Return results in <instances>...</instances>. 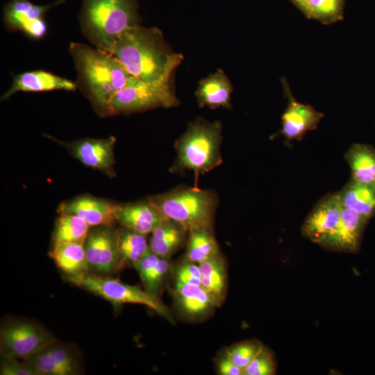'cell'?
<instances>
[{
	"label": "cell",
	"instance_id": "cell-1",
	"mask_svg": "<svg viewBox=\"0 0 375 375\" xmlns=\"http://www.w3.org/2000/svg\"><path fill=\"white\" fill-rule=\"evenodd\" d=\"M111 53L142 82L170 78L183 58L181 54L171 50L158 28L139 24L119 35Z\"/></svg>",
	"mask_w": 375,
	"mask_h": 375
},
{
	"label": "cell",
	"instance_id": "cell-2",
	"mask_svg": "<svg viewBox=\"0 0 375 375\" xmlns=\"http://www.w3.org/2000/svg\"><path fill=\"white\" fill-rule=\"evenodd\" d=\"M69 51L87 94L105 112L111 99L133 76L111 53L79 43H72Z\"/></svg>",
	"mask_w": 375,
	"mask_h": 375
},
{
	"label": "cell",
	"instance_id": "cell-3",
	"mask_svg": "<svg viewBox=\"0 0 375 375\" xmlns=\"http://www.w3.org/2000/svg\"><path fill=\"white\" fill-rule=\"evenodd\" d=\"M222 125L197 117L189 123L186 131L176 141V159L170 168L173 173L192 172L196 180L222 162L221 144Z\"/></svg>",
	"mask_w": 375,
	"mask_h": 375
},
{
	"label": "cell",
	"instance_id": "cell-4",
	"mask_svg": "<svg viewBox=\"0 0 375 375\" xmlns=\"http://www.w3.org/2000/svg\"><path fill=\"white\" fill-rule=\"evenodd\" d=\"M81 24L86 36L97 48L112 52L126 30L138 24L134 0H85Z\"/></svg>",
	"mask_w": 375,
	"mask_h": 375
},
{
	"label": "cell",
	"instance_id": "cell-5",
	"mask_svg": "<svg viewBox=\"0 0 375 375\" xmlns=\"http://www.w3.org/2000/svg\"><path fill=\"white\" fill-rule=\"evenodd\" d=\"M148 199L166 218L188 231L198 226H212L218 203L215 192L197 187L176 188Z\"/></svg>",
	"mask_w": 375,
	"mask_h": 375
},
{
	"label": "cell",
	"instance_id": "cell-6",
	"mask_svg": "<svg viewBox=\"0 0 375 375\" xmlns=\"http://www.w3.org/2000/svg\"><path fill=\"white\" fill-rule=\"evenodd\" d=\"M71 283L89 291L114 305L135 303L145 306L165 319L173 322L168 308L158 297L149 294L138 285H131L120 280L88 272L77 277H65Z\"/></svg>",
	"mask_w": 375,
	"mask_h": 375
},
{
	"label": "cell",
	"instance_id": "cell-7",
	"mask_svg": "<svg viewBox=\"0 0 375 375\" xmlns=\"http://www.w3.org/2000/svg\"><path fill=\"white\" fill-rule=\"evenodd\" d=\"M170 78L142 82L135 77L110 101L105 113L130 114L157 108H172L179 101L172 92Z\"/></svg>",
	"mask_w": 375,
	"mask_h": 375
},
{
	"label": "cell",
	"instance_id": "cell-8",
	"mask_svg": "<svg viewBox=\"0 0 375 375\" xmlns=\"http://www.w3.org/2000/svg\"><path fill=\"white\" fill-rule=\"evenodd\" d=\"M57 341L45 328L28 320L10 321L1 328V354L23 360Z\"/></svg>",
	"mask_w": 375,
	"mask_h": 375
},
{
	"label": "cell",
	"instance_id": "cell-9",
	"mask_svg": "<svg viewBox=\"0 0 375 375\" xmlns=\"http://www.w3.org/2000/svg\"><path fill=\"white\" fill-rule=\"evenodd\" d=\"M92 227L84 244L89 272L109 276L118 272L122 268L119 229L114 224Z\"/></svg>",
	"mask_w": 375,
	"mask_h": 375
},
{
	"label": "cell",
	"instance_id": "cell-10",
	"mask_svg": "<svg viewBox=\"0 0 375 375\" xmlns=\"http://www.w3.org/2000/svg\"><path fill=\"white\" fill-rule=\"evenodd\" d=\"M23 361L35 375H78L82 372L78 349L58 341Z\"/></svg>",
	"mask_w": 375,
	"mask_h": 375
},
{
	"label": "cell",
	"instance_id": "cell-11",
	"mask_svg": "<svg viewBox=\"0 0 375 375\" xmlns=\"http://www.w3.org/2000/svg\"><path fill=\"white\" fill-rule=\"evenodd\" d=\"M342 210L343 205L338 193L326 196L306 218L301 226L303 236L322 246L338 226Z\"/></svg>",
	"mask_w": 375,
	"mask_h": 375
},
{
	"label": "cell",
	"instance_id": "cell-12",
	"mask_svg": "<svg viewBox=\"0 0 375 375\" xmlns=\"http://www.w3.org/2000/svg\"><path fill=\"white\" fill-rule=\"evenodd\" d=\"M53 6L34 5L28 0H12L4 8V19L9 27L22 31L31 38H41L47 31L44 15Z\"/></svg>",
	"mask_w": 375,
	"mask_h": 375
},
{
	"label": "cell",
	"instance_id": "cell-13",
	"mask_svg": "<svg viewBox=\"0 0 375 375\" xmlns=\"http://www.w3.org/2000/svg\"><path fill=\"white\" fill-rule=\"evenodd\" d=\"M369 219L343 206L340 221L332 235L321 246L334 251L357 253Z\"/></svg>",
	"mask_w": 375,
	"mask_h": 375
},
{
	"label": "cell",
	"instance_id": "cell-14",
	"mask_svg": "<svg viewBox=\"0 0 375 375\" xmlns=\"http://www.w3.org/2000/svg\"><path fill=\"white\" fill-rule=\"evenodd\" d=\"M117 204L85 195L60 204L58 212L76 216L91 227L114 224L117 222Z\"/></svg>",
	"mask_w": 375,
	"mask_h": 375
},
{
	"label": "cell",
	"instance_id": "cell-15",
	"mask_svg": "<svg viewBox=\"0 0 375 375\" xmlns=\"http://www.w3.org/2000/svg\"><path fill=\"white\" fill-rule=\"evenodd\" d=\"M288 104L282 115L281 133L288 140H301L306 133L315 129L324 115L310 105L297 101L288 84L283 85Z\"/></svg>",
	"mask_w": 375,
	"mask_h": 375
},
{
	"label": "cell",
	"instance_id": "cell-16",
	"mask_svg": "<svg viewBox=\"0 0 375 375\" xmlns=\"http://www.w3.org/2000/svg\"><path fill=\"white\" fill-rule=\"evenodd\" d=\"M173 295L178 311L189 320L203 319L217 307L211 296L201 285L175 282Z\"/></svg>",
	"mask_w": 375,
	"mask_h": 375
},
{
	"label": "cell",
	"instance_id": "cell-17",
	"mask_svg": "<svg viewBox=\"0 0 375 375\" xmlns=\"http://www.w3.org/2000/svg\"><path fill=\"white\" fill-rule=\"evenodd\" d=\"M166 218L147 199V201L117 204L116 220L123 227L147 235Z\"/></svg>",
	"mask_w": 375,
	"mask_h": 375
},
{
	"label": "cell",
	"instance_id": "cell-18",
	"mask_svg": "<svg viewBox=\"0 0 375 375\" xmlns=\"http://www.w3.org/2000/svg\"><path fill=\"white\" fill-rule=\"evenodd\" d=\"M115 137L105 139H84L74 142L72 150L83 164L110 174L115 163Z\"/></svg>",
	"mask_w": 375,
	"mask_h": 375
},
{
	"label": "cell",
	"instance_id": "cell-19",
	"mask_svg": "<svg viewBox=\"0 0 375 375\" xmlns=\"http://www.w3.org/2000/svg\"><path fill=\"white\" fill-rule=\"evenodd\" d=\"M76 85L70 80L50 72L38 70L27 72L13 78L10 89L2 97L8 99L17 92H44L55 90H74Z\"/></svg>",
	"mask_w": 375,
	"mask_h": 375
},
{
	"label": "cell",
	"instance_id": "cell-20",
	"mask_svg": "<svg viewBox=\"0 0 375 375\" xmlns=\"http://www.w3.org/2000/svg\"><path fill=\"white\" fill-rule=\"evenodd\" d=\"M232 92L230 80L223 70L219 69L200 81L195 95L200 108H230Z\"/></svg>",
	"mask_w": 375,
	"mask_h": 375
},
{
	"label": "cell",
	"instance_id": "cell-21",
	"mask_svg": "<svg viewBox=\"0 0 375 375\" xmlns=\"http://www.w3.org/2000/svg\"><path fill=\"white\" fill-rule=\"evenodd\" d=\"M187 232L177 222L165 219L151 233V251L160 258H169L181 246Z\"/></svg>",
	"mask_w": 375,
	"mask_h": 375
},
{
	"label": "cell",
	"instance_id": "cell-22",
	"mask_svg": "<svg viewBox=\"0 0 375 375\" xmlns=\"http://www.w3.org/2000/svg\"><path fill=\"white\" fill-rule=\"evenodd\" d=\"M49 256L65 277H77L89 272L84 244L74 242L53 244Z\"/></svg>",
	"mask_w": 375,
	"mask_h": 375
},
{
	"label": "cell",
	"instance_id": "cell-23",
	"mask_svg": "<svg viewBox=\"0 0 375 375\" xmlns=\"http://www.w3.org/2000/svg\"><path fill=\"white\" fill-rule=\"evenodd\" d=\"M201 285L211 296L217 306L225 299L226 288V262L221 253L199 264Z\"/></svg>",
	"mask_w": 375,
	"mask_h": 375
},
{
	"label": "cell",
	"instance_id": "cell-24",
	"mask_svg": "<svg viewBox=\"0 0 375 375\" xmlns=\"http://www.w3.org/2000/svg\"><path fill=\"white\" fill-rule=\"evenodd\" d=\"M351 172V179L375 186V149L362 144H353L345 153Z\"/></svg>",
	"mask_w": 375,
	"mask_h": 375
},
{
	"label": "cell",
	"instance_id": "cell-25",
	"mask_svg": "<svg viewBox=\"0 0 375 375\" xmlns=\"http://www.w3.org/2000/svg\"><path fill=\"white\" fill-rule=\"evenodd\" d=\"M338 194L344 207L369 219L375 215V186L351 179Z\"/></svg>",
	"mask_w": 375,
	"mask_h": 375
},
{
	"label": "cell",
	"instance_id": "cell-26",
	"mask_svg": "<svg viewBox=\"0 0 375 375\" xmlns=\"http://www.w3.org/2000/svg\"><path fill=\"white\" fill-rule=\"evenodd\" d=\"M185 260L199 264L220 253L212 226H202L190 229Z\"/></svg>",
	"mask_w": 375,
	"mask_h": 375
},
{
	"label": "cell",
	"instance_id": "cell-27",
	"mask_svg": "<svg viewBox=\"0 0 375 375\" xmlns=\"http://www.w3.org/2000/svg\"><path fill=\"white\" fill-rule=\"evenodd\" d=\"M119 247L122 267H134L150 251L146 235L124 227L119 229Z\"/></svg>",
	"mask_w": 375,
	"mask_h": 375
},
{
	"label": "cell",
	"instance_id": "cell-28",
	"mask_svg": "<svg viewBox=\"0 0 375 375\" xmlns=\"http://www.w3.org/2000/svg\"><path fill=\"white\" fill-rule=\"evenodd\" d=\"M90 226L82 219L71 215L60 214L53 233V244L74 242L84 244Z\"/></svg>",
	"mask_w": 375,
	"mask_h": 375
},
{
	"label": "cell",
	"instance_id": "cell-29",
	"mask_svg": "<svg viewBox=\"0 0 375 375\" xmlns=\"http://www.w3.org/2000/svg\"><path fill=\"white\" fill-rule=\"evenodd\" d=\"M344 0H307L303 14L329 24L343 19Z\"/></svg>",
	"mask_w": 375,
	"mask_h": 375
},
{
	"label": "cell",
	"instance_id": "cell-30",
	"mask_svg": "<svg viewBox=\"0 0 375 375\" xmlns=\"http://www.w3.org/2000/svg\"><path fill=\"white\" fill-rule=\"evenodd\" d=\"M258 340H247L228 347L225 351L232 360L243 370L264 348Z\"/></svg>",
	"mask_w": 375,
	"mask_h": 375
},
{
	"label": "cell",
	"instance_id": "cell-31",
	"mask_svg": "<svg viewBox=\"0 0 375 375\" xmlns=\"http://www.w3.org/2000/svg\"><path fill=\"white\" fill-rule=\"evenodd\" d=\"M276 373L275 355L264 347L253 361L244 369L243 375H274Z\"/></svg>",
	"mask_w": 375,
	"mask_h": 375
},
{
	"label": "cell",
	"instance_id": "cell-32",
	"mask_svg": "<svg viewBox=\"0 0 375 375\" xmlns=\"http://www.w3.org/2000/svg\"><path fill=\"white\" fill-rule=\"evenodd\" d=\"M169 267V258H160L158 262L151 269L147 276L141 281L144 289L151 295L158 297L159 290Z\"/></svg>",
	"mask_w": 375,
	"mask_h": 375
},
{
	"label": "cell",
	"instance_id": "cell-33",
	"mask_svg": "<svg viewBox=\"0 0 375 375\" xmlns=\"http://www.w3.org/2000/svg\"><path fill=\"white\" fill-rule=\"evenodd\" d=\"M175 282L201 285V273L199 264L185 260L174 269Z\"/></svg>",
	"mask_w": 375,
	"mask_h": 375
},
{
	"label": "cell",
	"instance_id": "cell-34",
	"mask_svg": "<svg viewBox=\"0 0 375 375\" xmlns=\"http://www.w3.org/2000/svg\"><path fill=\"white\" fill-rule=\"evenodd\" d=\"M1 354V375H35L34 372L23 361Z\"/></svg>",
	"mask_w": 375,
	"mask_h": 375
},
{
	"label": "cell",
	"instance_id": "cell-35",
	"mask_svg": "<svg viewBox=\"0 0 375 375\" xmlns=\"http://www.w3.org/2000/svg\"><path fill=\"white\" fill-rule=\"evenodd\" d=\"M220 375H243L244 370L239 367L226 351L219 358L217 364Z\"/></svg>",
	"mask_w": 375,
	"mask_h": 375
},
{
	"label": "cell",
	"instance_id": "cell-36",
	"mask_svg": "<svg viewBox=\"0 0 375 375\" xmlns=\"http://www.w3.org/2000/svg\"><path fill=\"white\" fill-rule=\"evenodd\" d=\"M303 13L305 10L307 0H290Z\"/></svg>",
	"mask_w": 375,
	"mask_h": 375
}]
</instances>
